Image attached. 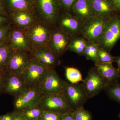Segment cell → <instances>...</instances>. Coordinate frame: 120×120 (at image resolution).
Instances as JSON below:
<instances>
[{
	"label": "cell",
	"mask_w": 120,
	"mask_h": 120,
	"mask_svg": "<svg viewBox=\"0 0 120 120\" xmlns=\"http://www.w3.org/2000/svg\"><path fill=\"white\" fill-rule=\"evenodd\" d=\"M34 10L39 20L55 27L62 9L58 0H34Z\"/></svg>",
	"instance_id": "1"
},
{
	"label": "cell",
	"mask_w": 120,
	"mask_h": 120,
	"mask_svg": "<svg viewBox=\"0 0 120 120\" xmlns=\"http://www.w3.org/2000/svg\"><path fill=\"white\" fill-rule=\"evenodd\" d=\"M54 27L38 20L23 30L26 35L32 49L47 46Z\"/></svg>",
	"instance_id": "2"
},
{
	"label": "cell",
	"mask_w": 120,
	"mask_h": 120,
	"mask_svg": "<svg viewBox=\"0 0 120 120\" xmlns=\"http://www.w3.org/2000/svg\"><path fill=\"white\" fill-rule=\"evenodd\" d=\"M120 39V16L110 17L98 43L99 47L110 52Z\"/></svg>",
	"instance_id": "3"
},
{
	"label": "cell",
	"mask_w": 120,
	"mask_h": 120,
	"mask_svg": "<svg viewBox=\"0 0 120 120\" xmlns=\"http://www.w3.org/2000/svg\"><path fill=\"white\" fill-rule=\"evenodd\" d=\"M49 69L38 61L31 59L22 75L27 86L38 88L47 76Z\"/></svg>",
	"instance_id": "4"
},
{
	"label": "cell",
	"mask_w": 120,
	"mask_h": 120,
	"mask_svg": "<svg viewBox=\"0 0 120 120\" xmlns=\"http://www.w3.org/2000/svg\"><path fill=\"white\" fill-rule=\"evenodd\" d=\"M110 18L97 16L90 18L84 24L82 33L83 38L88 42L98 43Z\"/></svg>",
	"instance_id": "5"
},
{
	"label": "cell",
	"mask_w": 120,
	"mask_h": 120,
	"mask_svg": "<svg viewBox=\"0 0 120 120\" xmlns=\"http://www.w3.org/2000/svg\"><path fill=\"white\" fill-rule=\"evenodd\" d=\"M39 105L44 110L56 112L61 115L74 110L63 94L42 95Z\"/></svg>",
	"instance_id": "6"
},
{
	"label": "cell",
	"mask_w": 120,
	"mask_h": 120,
	"mask_svg": "<svg viewBox=\"0 0 120 120\" xmlns=\"http://www.w3.org/2000/svg\"><path fill=\"white\" fill-rule=\"evenodd\" d=\"M42 96L38 87L27 86L15 98L14 106L15 110L20 111L38 105Z\"/></svg>",
	"instance_id": "7"
},
{
	"label": "cell",
	"mask_w": 120,
	"mask_h": 120,
	"mask_svg": "<svg viewBox=\"0 0 120 120\" xmlns=\"http://www.w3.org/2000/svg\"><path fill=\"white\" fill-rule=\"evenodd\" d=\"M67 82L60 77L54 68H50L38 88L43 95L63 94Z\"/></svg>",
	"instance_id": "8"
},
{
	"label": "cell",
	"mask_w": 120,
	"mask_h": 120,
	"mask_svg": "<svg viewBox=\"0 0 120 120\" xmlns=\"http://www.w3.org/2000/svg\"><path fill=\"white\" fill-rule=\"evenodd\" d=\"M82 85L88 98L94 97L105 90L107 84L95 67L90 69Z\"/></svg>",
	"instance_id": "9"
},
{
	"label": "cell",
	"mask_w": 120,
	"mask_h": 120,
	"mask_svg": "<svg viewBox=\"0 0 120 120\" xmlns=\"http://www.w3.org/2000/svg\"><path fill=\"white\" fill-rule=\"evenodd\" d=\"M63 94L74 110L83 107L88 98L82 84L67 82Z\"/></svg>",
	"instance_id": "10"
},
{
	"label": "cell",
	"mask_w": 120,
	"mask_h": 120,
	"mask_svg": "<svg viewBox=\"0 0 120 120\" xmlns=\"http://www.w3.org/2000/svg\"><path fill=\"white\" fill-rule=\"evenodd\" d=\"M84 24L69 12L64 11L60 15L56 26L73 38L79 34H82Z\"/></svg>",
	"instance_id": "11"
},
{
	"label": "cell",
	"mask_w": 120,
	"mask_h": 120,
	"mask_svg": "<svg viewBox=\"0 0 120 120\" xmlns=\"http://www.w3.org/2000/svg\"><path fill=\"white\" fill-rule=\"evenodd\" d=\"M72 38L56 26L54 27L47 47L61 56L68 50Z\"/></svg>",
	"instance_id": "12"
},
{
	"label": "cell",
	"mask_w": 120,
	"mask_h": 120,
	"mask_svg": "<svg viewBox=\"0 0 120 120\" xmlns=\"http://www.w3.org/2000/svg\"><path fill=\"white\" fill-rule=\"evenodd\" d=\"M29 53L31 59L38 61L49 68H55L61 64L60 57L47 46L32 49Z\"/></svg>",
	"instance_id": "13"
},
{
	"label": "cell",
	"mask_w": 120,
	"mask_h": 120,
	"mask_svg": "<svg viewBox=\"0 0 120 120\" xmlns=\"http://www.w3.org/2000/svg\"><path fill=\"white\" fill-rule=\"evenodd\" d=\"M8 43L13 50L29 52L32 49L30 41L23 30L12 24Z\"/></svg>",
	"instance_id": "14"
},
{
	"label": "cell",
	"mask_w": 120,
	"mask_h": 120,
	"mask_svg": "<svg viewBox=\"0 0 120 120\" xmlns=\"http://www.w3.org/2000/svg\"><path fill=\"white\" fill-rule=\"evenodd\" d=\"M31 60L29 52L13 50L4 74L21 75Z\"/></svg>",
	"instance_id": "15"
},
{
	"label": "cell",
	"mask_w": 120,
	"mask_h": 120,
	"mask_svg": "<svg viewBox=\"0 0 120 120\" xmlns=\"http://www.w3.org/2000/svg\"><path fill=\"white\" fill-rule=\"evenodd\" d=\"M27 86L22 74H4L2 93L15 98Z\"/></svg>",
	"instance_id": "16"
},
{
	"label": "cell",
	"mask_w": 120,
	"mask_h": 120,
	"mask_svg": "<svg viewBox=\"0 0 120 120\" xmlns=\"http://www.w3.org/2000/svg\"><path fill=\"white\" fill-rule=\"evenodd\" d=\"M12 25L24 30L39 20L34 13L28 11H18L9 15Z\"/></svg>",
	"instance_id": "17"
},
{
	"label": "cell",
	"mask_w": 120,
	"mask_h": 120,
	"mask_svg": "<svg viewBox=\"0 0 120 120\" xmlns=\"http://www.w3.org/2000/svg\"><path fill=\"white\" fill-rule=\"evenodd\" d=\"M71 11L73 16L84 23L93 16L92 0H77Z\"/></svg>",
	"instance_id": "18"
},
{
	"label": "cell",
	"mask_w": 120,
	"mask_h": 120,
	"mask_svg": "<svg viewBox=\"0 0 120 120\" xmlns=\"http://www.w3.org/2000/svg\"><path fill=\"white\" fill-rule=\"evenodd\" d=\"M95 67L107 84L118 81L120 79V71L114 68L112 64L98 61Z\"/></svg>",
	"instance_id": "19"
},
{
	"label": "cell",
	"mask_w": 120,
	"mask_h": 120,
	"mask_svg": "<svg viewBox=\"0 0 120 120\" xmlns=\"http://www.w3.org/2000/svg\"><path fill=\"white\" fill-rule=\"evenodd\" d=\"M8 15L18 11H28L34 13V0H2Z\"/></svg>",
	"instance_id": "20"
},
{
	"label": "cell",
	"mask_w": 120,
	"mask_h": 120,
	"mask_svg": "<svg viewBox=\"0 0 120 120\" xmlns=\"http://www.w3.org/2000/svg\"><path fill=\"white\" fill-rule=\"evenodd\" d=\"M93 16L109 18L116 15L113 5L109 0H92Z\"/></svg>",
	"instance_id": "21"
},
{
	"label": "cell",
	"mask_w": 120,
	"mask_h": 120,
	"mask_svg": "<svg viewBox=\"0 0 120 120\" xmlns=\"http://www.w3.org/2000/svg\"><path fill=\"white\" fill-rule=\"evenodd\" d=\"M13 52L8 43L0 45V72L4 74Z\"/></svg>",
	"instance_id": "22"
},
{
	"label": "cell",
	"mask_w": 120,
	"mask_h": 120,
	"mask_svg": "<svg viewBox=\"0 0 120 120\" xmlns=\"http://www.w3.org/2000/svg\"><path fill=\"white\" fill-rule=\"evenodd\" d=\"M88 43V41L84 38L73 37L72 38L68 50L75 52L79 56H82Z\"/></svg>",
	"instance_id": "23"
},
{
	"label": "cell",
	"mask_w": 120,
	"mask_h": 120,
	"mask_svg": "<svg viewBox=\"0 0 120 120\" xmlns=\"http://www.w3.org/2000/svg\"><path fill=\"white\" fill-rule=\"evenodd\" d=\"M99 49L98 44L94 42H88L83 56L87 60H91L94 64L98 61V52Z\"/></svg>",
	"instance_id": "24"
},
{
	"label": "cell",
	"mask_w": 120,
	"mask_h": 120,
	"mask_svg": "<svg viewBox=\"0 0 120 120\" xmlns=\"http://www.w3.org/2000/svg\"><path fill=\"white\" fill-rule=\"evenodd\" d=\"M27 120H40L44 110L40 105L20 110Z\"/></svg>",
	"instance_id": "25"
},
{
	"label": "cell",
	"mask_w": 120,
	"mask_h": 120,
	"mask_svg": "<svg viewBox=\"0 0 120 120\" xmlns=\"http://www.w3.org/2000/svg\"><path fill=\"white\" fill-rule=\"evenodd\" d=\"M107 95L112 100L120 103V82L118 81L109 84L105 90Z\"/></svg>",
	"instance_id": "26"
},
{
	"label": "cell",
	"mask_w": 120,
	"mask_h": 120,
	"mask_svg": "<svg viewBox=\"0 0 120 120\" xmlns=\"http://www.w3.org/2000/svg\"><path fill=\"white\" fill-rule=\"evenodd\" d=\"M65 75L66 79L70 83H79L83 80L80 71L73 67L65 68Z\"/></svg>",
	"instance_id": "27"
},
{
	"label": "cell",
	"mask_w": 120,
	"mask_h": 120,
	"mask_svg": "<svg viewBox=\"0 0 120 120\" xmlns=\"http://www.w3.org/2000/svg\"><path fill=\"white\" fill-rule=\"evenodd\" d=\"M72 114L75 120H92L91 114L83 107L74 110Z\"/></svg>",
	"instance_id": "28"
},
{
	"label": "cell",
	"mask_w": 120,
	"mask_h": 120,
	"mask_svg": "<svg viewBox=\"0 0 120 120\" xmlns=\"http://www.w3.org/2000/svg\"><path fill=\"white\" fill-rule=\"evenodd\" d=\"M114 57L109 52L99 47L98 52V61L112 64L115 62Z\"/></svg>",
	"instance_id": "29"
},
{
	"label": "cell",
	"mask_w": 120,
	"mask_h": 120,
	"mask_svg": "<svg viewBox=\"0 0 120 120\" xmlns=\"http://www.w3.org/2000/svg\"><path fill=\"white\" fill-rule=\"evenodd\" d=\"M11 24L0 27V45L8 43Z\"/></svg>",
	"instance_id": "30"
},
{
	"label": "cell",
	"mask_w": 120,
	"mask_h": 120,
	"mask_svg": "<svg viewBox=\"0 0 120 120\" xmlns=\"http://www.w3.org/2000/svg\"><path fill=\"white\" fill-rule=\"evenodd\" d=\"M61 114L56 112L44 110L40 120H61Z\"/></svg>",
	"instance_id": "31"
},
{
	"label": "cell",
	"mask_w": 120,
	"mask_h": 120,
	"mask_svg": "<svg viewBox=\"0 0 120 120\" xmlns=\"http://www.w3.org/2000/svg\"><path fill=\"white\" fill-rule=\"evenodd\" d=\"M62 10L69 12L77 0H58Z\"/></svg>",
	"instance_id": "32"
},
{
	"label": "cell",
	"mask_w": 120,
	"mask_h": 120,
	"mask_svg": "<svg viewBox=\"0 0 120 120\" xmlns=\"http://www.w3.org/2000/svg\"><path fill=\"white\" fill-rule=\"evenodd\" d=\"M11 23L9 17L0 15V27L7 26Z\"/></svg>",
	"instance_id": "33"
},
{
	"label": "cell",
	"mask_w": 120,
	"mask_h": 120,
	"mask_svg": "<svg viewBox=\"0 0 120 120\" xmlns=\"http://www.w3.org/2000/svg\"><path fill=\"white\" fill-rule=\"evenodd\" d=\"M16 111L11 112H8L6 114L2 115V120H14Z\"/></svg>",
	"instance_id": "34"
},
{
	"label": "cell",
	"mask_w": 120,
	"mask_h": 120,
	"mask_svg": "<svg viewBox=\"0 0 120 120\" xmlns=\"http://www.w3.org/2000/svg\"><path fill=\"white\" fill-rule=\"evenodd\" d=\"M0 15L9 17L8 14L5 8L2 0H0Z\"/></svg>",
	"instance_id": "35"
},
{
	"label": "cell",
	"mask_w": 120,
	"mask_h": 120,
	"mask_svg": "<svg viewBox=\"0 0 120 120\" xmlns=\"http://www.w3.org/2000/svg\"><path fill=\"white\" fill-rule=\"evenodd\" d=\"M16 114L14 120H27L20 111L15 110Z\"/></svg>",
	"instance_id": "36"
},
{
	"label": "cell",
	"mask_w": 120,
	"mask_h": 120,
	"mask_svg": "<svg viewBox=\"0 0 120 120\" xmlns=\"http://www.w3.org/2000/svg\"><path fill=\"white\" fill-rule=\"evenodd\" d=\"M61 120H75L72 114V112L62 115Z\"/></svg>",
	"instance_id": "37"
},
{
	"label": "cell",
	"mask_w": 120,
	"mask_h": 120,
	"mask_svg": "<svg viewBox=\"0 0 120 120\" xmlns=\"http://www.w3.org/2000/svg\"><path fill=\"white\" fill-rule=\"evenodd\" d=\"M4 73L0 72V94L2 93L4 88Z\"/></svg>",
	"instance_id": "38"
},
{
	"label": "cell",
	"mask_w": 120,
	"mask_h": 120,
	"mask_svg": "<svg viewBox=\"0 0 120 120\" xmlns=\"http://www.w3.org/2000/svg\"><path fill=\"white\" fill-rule=\"evenodd\" d=\"M113 6L114 11H116L120 14V0H117L114 4Z\"/></svg>",
	"instance_id": "39"
},
{
	"label": "cell",
	"mask_w": 120,
	"mask_h": 120,
	"mask_svg": "<svg viewBox=\"0 0 120 120\" xmlns=\"http://www.w3.org/2000/svg\"><path fill=\"white\" fill-rule=\"evenodd\" d=\"M114 60L115 62L117 63L118 65V69L120 71V56H118L114 57Z\"/></svg>",
	"instance_id": "40"
},
{
	"label": "cell",
	"mask_w": 120,
	"mask_h": 120,
	"mask_svg": "<svg viewBox=\"0 0 120 120\" xmlns=\"http://www.w3.org/2000/svg\"><path fill=\"white\" fill-rule=\"evenodd\" d=\"M109 0L111 2V3H112L113 5L115 3V2H116L117 0Z\"/></svg>",
	"instance_id": "41"
},
{
	"label": "cell",
	"mask_w": 120,
	"mask_h": 120,
	"mask_svg": "<svg viewBox=\"0 0 120 120\" xmlns=\"http://www.w3.org/2000/svg\"><path fill=\"white\" fill-rule=\"evenodd\" d=\"M2 116H0V120H2Z\"/></svg>",
	"instance_id": "42"
},
{
	"label": "cell",
	"mask_w": 120,
	"mask_h": 120,
	"mask_svg": "<svg viewBox=\"0 0 120 120\" xmlns=\"http://www.w3.org/2000/svg\"><path fill=\"white\" fill-rule=\"evenodd\" d=\"M118 117H119V118L120 119V113H119V114H118Z\"/></svg>",
	"instance_id": "43"
},
{
	"label": "cell",
	"mask_w": 120,
	"mask_h": 120,
	"mask_svg": "<svg viewBox=\"0 0 120 120\" xmlns=\"http://www.w3.org/2000/svg\"></svg>",
	"instance_id": "44"
}]
</instances>
